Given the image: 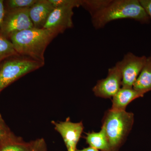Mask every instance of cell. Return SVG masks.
Instances as JSON below:
<instances>
[{"mask_svg":"<svg viewBox=\"0 0 151 151\" xmlns=\"http://www.w3.org/2000/svg\"><path fill=\"white\" fill-rule=\"evenodd\" d=\"M81 6L90 14L96 29L117 20L131 19L145 24L150 19L139 0H81Z\"/></svg>","mask_w":151,"mask_h":151,"instance_id":"cell-1","label":"cell"},{"mask_svg":"<svg viewBox=\"0 0 151 151\" xmlns=\"http://www.w3.org/2000/svg\"><path fill=\"white\" fill-rule=\"evenodd\" d=\"M58 35L52 30L33 27L14 34L9 40L19 55L45 63V50Z\"/></svg>","mask_w":151,"mask_h":151,"instance_id":"cell-2","label":"cell"},{"mask_svg":"<svg viewBox=\"0 0 151 151\" xmlns=\"http://www.w3.org/2000/svg\"><path fill=\"white\" fill-rule=\"evenodd\" d=\"M134 114L108 109L102 119V126L111 151H118L125 142L134 124Z\"/></svg>","mask_w":151,"mask_h":151,"instance_id":"cell-3","label":"cell"},{"mask_svg":"<svg viewBox=\"0 0 151 151\" xmlns=\"http://www.w3.org/2000/svg\"><path fill=\"white\" fill-rule=\"evenodd\" d=\"M44 64L20 55L5 60L0 64V92L14 81Z\"/></svg>","mask_w":151,"mask_h":151,"instance_id":"cell-4","label":"cell"},{"mask_svg":"<svg viewBox=\"0 0 151 151\" xmlns=\"http://www.w3.org/2000/svg\"><path fill=\"white\" fill-rule=\"evenodd\" d=\"M29 9L6 10L1 35L9 40L16 33L34 27L30 18Z\"/></svg>","mask_w":151,"mask_h":151,"instance_id":"cell-5","label":"cell"},{"mask_svg":"<svg viewBox=\"0 0 151 151\" xmlns=\"http://www.w3.org/2000/svg\"><path fill=\"white\" fill-rule=\"evenodd\" d=\"M145 56H138L131 52L125 55L121 61L116 65L122 75V87H133L135 81L145 65Z\"/></svg>","mask_w":151,"mask_h":151,"instance_id":"cell-6","label":"cell"},{"mask_svg":"<svg viewBox=\"0 0 151 151\" xmlns=\"http://www.w3.org/2000/svg\"><path fill=\"white\" fill-rule=\"evenodd\" d=\"M122 87V73L119 68L116 65L108 69L106 78L97 81L92 91L97 97L112 98Z\"/></svg>","mask_w":151,"mask_h":151,"instance_id":"cell-7","label":"cell"},{"mask_svg":"<svg viewBox=\"0 0 151 151\" xmlns=\"http://www.w3.org/2000/svg\"><path fill=\"white\" fill-rule=\"evenodd\" d=\"M52 124L55 129L62 137L68 151L76 150V146L84 129L82 122L73 123L67 119L64 122L52 121Z\"/></svg>","mask_w":151,"mask_h":151,"instance_id":"cell-8","label":"cell"},{"mask_svg":"<svg viewBox=\"0 0 151 151\" xmlns=\"http://www.w3.org/2000/svg\"><path fill=\"white\" fill-rule=\"evenodd\" d=\"M74 8L72 6H65L54 8L43 28L52 30L59 34L73 27Z\"/></svg>","mask_w":151,"mask_h":151,"instance_id":"cell-9","label":"cell"},{"mask_svg":"<svg viewBox=\"0 0 151 151\" xmlns=\"http://www.w3.org/2000/svg\"><path fill=\"white\" fill-rule=\"evenodd\" d=\"M54 8L49 0H38L29 9V13L34 27L43 28Z\"/></svg>","mask_w":151,"mask_h":151,"instance_id":"cell-10","label":"cell"},{"mask_svg":"<svg viewBox=\"0 0 151 151\" xmlns=\"http://www.w3.org/2000/svg\"><path fill=\"white\" fill-rule=\"evenodd\" d=\"M142 92L135 90L133 87H122L112 98L111 110L125 111L129 104L135 99L143 97Z\"/></svg>","mask_w":151,"mask_h":151,"instance_id":"cell-11","label":"cell"},{"mask_svg":"<svg viewBox=\"0 0 151 151\" xmlns=\"http://www.w3.org/2000/svg\"><path fill=\"white\" fill-rule=\"evenodd\" d=\"M32 141L26 142L11 133L0 139V151H30Z\"/></svg>","mask_w":151,"mask_h":151,"instance_id":"cell-12","label":"cell"},{"mask_svg":"<svg viewBox=\"0 0 151 151\" xmlns=\"http://www.w3.org/2000/svg\"><path fill=\"white\" fill-rule=\"evenodd\" d=\"M133 88L146 94L151 91V59L147 58L145 65L138 76Z\"/></svg>","mask_w":151,"mask_h":151,"instance_id":"cell-13","label":"cell"},{"mask_svg":"<svg viewBox=\"0 0 151 151\" xmlns=\"http://www.w3.org/2000/svg\"><path fill=\"white\" fill-rule=\"evenodd\" d=\"M84 139L89 147L101 151H111L105 131L103 128L99 132H89L86 133Z\"/></svg>","mask_w":151,"mask_h":151,"instance_id":"cell-14","label":"cell"},{"mask_svg":"<svg viewBox=\"0 0 151 151\" xmlns=\"http://www.w3.org/2000/svg\"><path fill=\"white\" fill-rule=\"evenodd\" d=\"M18 55L10 41L0 34V64L9 58Z\"/></svg>","mask_w":151,"mask_h":151,"instance_id":"cell-15","label":"cell"},{"mask_svg":"<svg viewBox=\"0 0 151 151\" xmlns=\"http://www.w3.org/2000/svg\"><path fill=\"white\" fill-rule=\"evenodd\" d=\"M38 0H7L4 1L6 10L29 9Z\"/></svg>","mask_w":151,"mask_h":151,"instance_id":"cell-16","label":"cell"},{"mask_svg":"<svg viewBox=\"0 0 151 151\" xmlns=\"http://www.w3.org/2000/svg\"><path fill=\"white\" fill-rule=\"evenodd\" d=\"M54 8L65 6L78 7L81 6V0H49Z\"/></svg>","mask_w":151,"mask_h":151,"instance_id":"cell-17","label":"cell"},{"mask_svg":"<svg viewBox=\"0 0 151 151\" xmlns=\"http://www.w3.org/2000/svg\"><path fill=\"white\" fill-rule=\"evenodd\" d=\"M30 151H47L46 142L43 138L32 141V146Z\"/></svg>","mask_w":151,"mask_h":151,"instance_id":"cell-18","label":"cell"},{"mask_svg":"<svg viewBox=\"0 0 151 151\" xmlns=\"http://www.w3.org/2000/svg\"><path fill=\"white\" fill-rule=\"evenodd\" d=\"M8 128L4 123L1 115H0V139L6 137L11 134Z\"/></svg>","mask_w":151,"mask_h":151,"instance_id":"cell-19","label":"cell"},{"mask_svg":"<svg viewBox=\"0 0 151 151\" xmlns=\"http://www.w3.org/2000/svg\"><path fill=\"white\" fill-rule=\"evenodd\" d=\"M148 15L151 18V0H139Z\"/></svg>","mask_w":151,"mask_h":151,"instance_id":"cell-20","label":"cell"},{"mask_svg":"<svg viewBox=\"0 0 151 151\" xmlns=\"http://www.w3.org/2000/svg\"><path fill=\"white\" fill-rule=\"evenodd\" d=\"M5 13L6 9L4 4V1L0 0V34H1L2 24Z\"/></svg>","mask_w":151,"mask_h":151,"instance_id":"cell-21","label":"cell"},{"mask_svg":"<svg viewBox=\"0 0 151 151\" xmlns=\"http://www.w3.org/2000/svg\"><path fill=\"white\" fill-rule=\"evenodd\" d=\"M76 151H100L99 150L94 148L92 147H88L82 149V150H76Z\"/></svg>","mask_w":151,"mask_h":151,"instance_id":"cell-22","label":"cell"},{"mask_svg":"<svg viewBox=\"0 0 151 151\" xmlns=\"http://www.w3.org/2000/svg\"><path fill=\"white\" fill-rule=\"evenodd\" d=\"M149 57L150 58V59H151V52L150 56V57Z\"/></svg>","mask_w":151,"mask_h":151,"instance_id":"cell-23","label":"cell"},{"mask_svg":"<svg viewBox=\"0 0 151 151\" xmlns=\"http://www.w3.org/2000/svg\"></svg>","mask_w":151,"mask_h":151,"instance_id":"cell-24","label":"cell"}]
</instances>
